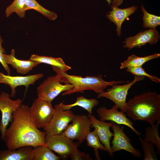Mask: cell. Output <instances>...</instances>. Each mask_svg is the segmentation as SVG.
<instances>
[{
	"label": "cell",
	"mask_w": 160,
	"mask_h": 160,
	"mask_svg": "<svg viewBox=\"0 0 160 160\" xmlns=\"http://www.w3.org/2000/svg\"><path fill=\"white\" fill-rule=\"evenodd\" d=\"M29 109L28 105L21 104L13 113L12 124L3 140L8 150L25 146H47L46 132L39 130L32 122Z\"/></svg>",
	"instance_id": "obj_1"
},
{
	"label": "cell",
	"mask_w": 160,
	"mask_h": 160,
	"mask_svg": "<svg viewBox=\"0 0 160 160\" xmlns=\"http://www.w3.org/2000/svg\"><path fill=\"white\" fill-rule=\"evenodd\" d=\"M126 113L133 120L148 122L151 126L160 121V95L157 91L144 92L126 102Z\"/></svg>",
	"instance_id": "obj_2"
},
{
	"label": "cell",
	"mask_w": 160,
	"mask_h": 160,
	"mask_svg": "<svg viewBox=\"0 0 160 160\" xmlns=\"http://www.w3.org/2000/svg\"><path fill=\"white\" fill-rule=\"evenodd\" d=\"M53 71L61 77V82L65 84H70L73 85V88L64 92L62 95H70L76 92L83 93L85 90H92L99 94L108 86H112L116 84L128 83L129 81H106L103 79V75L100 74L97 76H86L83 77L81 76L68 74L58 68L52 66Z\"/></svg>",
	"instance_id": "obj_3"
},
{
	"label": "cell",
	"mask_w": 160,
	"mask_h": 160,
	"mask_svg": "<svg viewBox=\"0 0 160 160\" xmlns=\"http://www.w3.org/2000/svg\"><path fill=\"white\" fill-rule=\"evenodd\" d=\"M61 80L60 77L57 74L48 77L37 88L38 98L52 102L61 92L73 88V85L70 84H62Z\"/></svg>",
	"instance_id": "obj_4"
},
{
	"label": "cell",
	"mask_w": 160,
	"mask_h": 160,
	"mask_svg": "<svg viewBox=\"0 0 160 160\" xmlns=\"http://www.w3.org/2000/svg\"><path fill=\"white\" fill-rule=\"evenodd\" d=\"M54 111L52 102L37 98L29 107V115L32 122L37 128H44L50 122Z\"/></svg>",
	"instance_id": "obj_5"
},
{
	"label": "cell",
	"mask_w": 160,
	"mask_h": 160,
	"mask_svg": "<svg viewBox=\"0 0 160 160\" xmlns=\"http://www.w3.org/2000/svg\"><path fill=\"white\" fill-rule=\"evenodd\" d=\"M145 77L135 76L132 81L123 85L116 84L108 88L106 91H103L98 94L97 98L104 97L108 99L113 102L121 111L125 113L126 108V98L128 91L137 82L143 80Z\"/></svg>",
	"instance_id": "obj_6"
},
{
	"label": "cell",
	"mask_w": 160,
	"mask_h": 160,
	"mask_svg": "<svg viewBox=\"0 0 160 160\" xmlns=\"http://www.w3.org/2000/svg\"><path fill=\"white\" fill-rule=\"evenodd\" d=\"M54 109V114L50 122L44 128L46 132V138L62 134L75 116L70 110H63L60 103L55 105Z\"/></svg>",
	"instance_id": "obj_7"
},
{
	"label": "cell",
	"mask_w": 160,
	"mask_h": 160,
	"mask_svg": "<svg viewBox=\"0 0 160 160\" xmlns=\"http://www.w3.org/2000/svg\"><path fill=\"white\" fill-rule=\"evenodd\" d=\"M72 123L68 124L62 133L72 140H76L79 144L82 143L90 130V120L86 115H75Z\"/></svg>",
	"instance_id": "obj_8"
},
{
	"label": "cell",
	"mask_w": 160,
	"mask_h": 160,
	"mask_svg": "<svg viewBox=\"0 0 160 160\" xmlns=\"http://www.w3.org/2000/svg\"><path fill=\"white\" fill-rule=\"evenodd\" d=\"M47 146L63 159L71 157L78 150V144L62 134L46 138Z\"/></svg>",
	"instance_id": "obj_9"
},
{
	"label": "cell",
	"mask_w": 160,
	"mask_h": 160,
	"mask_svg": "<svg viewBox=\"0 0 160 160\" xmlns=\"http://www.w3.org/2000/svg\"><path fill=\"white\" fill-rule=\"evenodd\" d=\"M22 103V100L20 99L12 100L10 98L8 93L4 91L1 92L0 94V110L1 113V117L0 131L2 140L4 139L9 123L12 121L13 113Z\"/></svg>",
	"instance_id": "obj_10"
},
{
	"label": "cell",
	"mask_w": 160,
	"mask_h": 160,
	"mask_svg": "<svg viewBox=\"0 0 160 160\" xmlns=\"http://www.w3.org/2000/svg\"><path fill=\"white\" fill-rule=\"evenodd\" d=\"M111 127L113 131V138L112 141V145L111 147L113 153L124 150L135 157L139 158L141 157V153L132 145L131 140L124 133V126L120 127L116 123L113 122Z\"/></svg>",
	"instance_id": "obj_11"
},
{
	"label": "cell",
	"mask_w": 160,
	"mask_h": 160,
	"mask_svg": "<svg viewBox=\"0 0 160 160\" xmlns=\"http://www.w3.org/2000/svg\"><path fill=\"white\" fill-rule=\"evenodd\" d=\"M118 108L115 105L110 109L107 108L104 106L98 108L97 113L101 121H111L118 124L125 125L129 127L139 136L142 135L133 127L134 123L127 117L124 113L119 111Z\"/></svg>",
	"instance_id": "obj_12"
},
{
	"label": "cell",
	"mask_w": 160,
	"mask_h": 160,
	"mask_svg": "<svg viewBox=\"0 0 160 160\" xmlns=\"http://www.w3.org/2000/svg\"><path fill=\"white\" fill-rule=\"evenodd\" d=\"M160 38L159 32L155 28L140 31L135 35L126 38L122 43L123 47L129 50L135 47L140 48L147 43L151 45L156 44Z\"/></svg>",
	"instance_id": "obj_13"
},
{
	"label": "cell",
	"mask_w": 160,
	"mask_h": 160,
	"mask_svg": "<svg viewBox=\"0 0 160 160\" xmlns=\"http://www.w3.org/2000/svg\"><path fill=\"white\" fill-rule=\"evenodd\" d=\"M44 76L42 73L29 75L25 76H12L6 75L0 72V83L4 84L9 86L11 89L10 97L15 96L16 89L17 87L24 86L25 87V93L30 85H33L36 82Z\"/></svg>",
	"instance_id": "obj_14"
},
{
	"label": "cell",
	"mask_w": 160,
	"mask_h": 160,
	"mask_svg": "<svg viewBox=\"0 0 160 160\" xmlns=\"http://www.w3.org/2000/svg\"><path fill=\"white\" fill-rule=\"evenodd\" d=\"M91 123V127H94L97 131L99 140L102 144L106 149L107 151L111 157L113 156L110 145V141L113 134L110 131L113 122L112 121L106 122L97 119L92 114H89Z\"/></svg>",
	"instance_id": "obj_15"
},
{
	"label": "cell",
	"mask_w": 160,
	"mask_h": 160,
	"mask_svg": "<svg viewBox=\"0 0 160 160\" xmlns=\"http://www.w3.org/2000/svg\"><path fill=\"white\" fill-rule=\"evenodd\" d=\"M3 57L6 63L10 65L18 73L25 74L28 73L35 67L40 63L30 59L23 60L18 59L15 56V50L12 49L9 54L3 55Z\"/></svg>",
	"instance_id": "obj_16"
},
{
	"label": "cell",
	"mask_w": 160,
	"mask_h": 160,
	"mask_svg": "<svg viewBox=\"0 0 160 160\" xmlns=\"http://www.w3.org/2000/svg\"><path fill=\"white\" fill-rule=\"evenodd\" d=\"M138 7L135 5L124 9L114 7L111 8L112 10L106 15L107 18L116 24L117 34L119 37L121 35L122 23L127 18L134 13Z\"/></svg>",
	"instance_id": "obj_17"
},
{
	"label": "cell",
	"mask_w": 160,
	"mask_h": 160,
	"mask_svg": "<svg viewBox=\"0 0 160 160\" xmlns=\"http://www.w3.org/2000/svg\"><path fill=\"white\" fill-rule=\"evenodd\" d=\"M0 160H33L32 147L25 146L17 150L1 151Z\"/></svg>",
	"instance_id": "obj_18"
},
{
	"label": "cell",
	"mask_w": 160,
	"mask_h": 160,
	"mask_svg": "<svg viewBox=\"0 0 160 160\" xmlns=\"http://www.w3.org/2000/svg\"><path fill=\"white\" fill-rule=\"evenodd\" d=\"M30 59L37 62L40 64L43 63L55 67L65 72H66L71 69V67L66 65L63 59L61 57L55 58L44 55L41 56L36 54H32L30 57Z\"/></svg>",
	"instance_id": "obj_19"
},
{
	"label": "cell",
	"mask_w": 160,
	"mask_h": 160,
	"mask_svg": "<svg viewBox=\"0 0 160 160\" xmlns=\"http://www.w3.org/2000/svg\"><path fill=\"white\" fill-rule=\"evenodd\" d=\"M160 56V54L156 53L153 54L143 57L137 56L132 54L129 56L127 59L121 63L120 69H126L128 68L142 66L147 62Z\"/></svg>",
	"instance_id": "obj_20"
},
{
	"label": "cell",
	"mask_w": 160,
	"mask_h": 160,
	"mask_svg": "<svg viewBox=\"0 0 160 160\" xmlns=\"http://www.w3.org/2000/svg\"><path fill=\"white\" fill-rule=\"evenodd\" d=\"M98 103V101L95 99H88L81 96L77 97L76 102L73 103L68 105L64 104L62 102L60 103L63 110H70L73 107L77 106L83 108L89 114H92L93 108L97 105Z\"/></svg>",
	"instance_id": "obj_21"
},
{
	"label": "cell",
	"mask_w": 160,
	"mask_h": 160,
	"mask_svg": "<svg viewBox=\"0 0 160 160\" xmlns=\"http://www.w3.org/2000/svg\"><path fill=\"white\" fill-rule=\"evenodd\" d=\"M32 149L33 160H59L60 156L56 155L47 146H38Z\"/></svg>",
	"instance_id": "obj_22"
},
{
	"label": "cell",
	"mask_w": 160,
	"mask_h": 160,
	"mask_svg": "<svg viewBox=\"0 0 160 160\" xmlns=\"http://www.w3.org/2000/svg\"><path fill=\"white\" fill-rule=\"evenodd\" d=\"M31 9L36 11L50 20H54L57 17L56 13L45 8L36 0H26L24 10L26 12Z\"/></svg>",
	"instance_id": "obj_23"
},
{
	"label": "cell",
	"mask_w": 160,
	"mask_h": 160,
	"mask_svg": "<svg viewBox=\"0 0 160 160\" xmlns=\"http://www.w3.org/2000/svg\"><path fill=\"white\" fill-rule=\"evenodd\" d=\"M160 123V121H157L156 124L147 127L144 139L154 144L157 148L158 154H160V138L158 132V127Z\"/></svg>",
	"instance_id": "obj_24"
},
{
	"label": "cell",
	"mask_w": 160,
	"mask_h": 160,
	"mask_svg": "<svg viewBox=\"0 0 160 160\" xmlns=\"http://www.w3.org/2000/svg\"><path fill=\"white\" fill-rule=\"evenodd\" d=\"M85 139L87 144L89 147L93 148L95 151L97 158L100 159L98 153V150L107 151L105 146L100 142L95 129L92 131H90L87 134Z\"/></svg>",
	"instance_id": "obj_25"
},
{
	"label": "cell",
	"mask_w": 160,
	"mask_h": 160,
	"mask_svg": "<svg viewBox=\"0 0 160 160\" xmlns=\"http://www.w3.org/2000/svg\"><path fill=\"white\" fill-rule=\"evenodd\" d=\"M26 0H14L8 6L5 10L6 17L8 18L13 13H15L20 18L25 16V11L24 7Z\"/></svg>",
	"instance_id": "obj_26"
},
{
	"label": "cell",
	"mask_w": 160,
	"mask_h": 160,
	"mask_svg": "<svg viewBox=\"0 0 160 160\" xmlns=\"http://www.w3.org/2000/svg\"><path fill=\"white\" fill-rule=\"evenodd\" d=\"M139 140L143 148L144 156V160H157V156L158 154L154 149V144L150 142L143 139L140 135L139 136Z\"/></svg>",
	"instance_id": "obj_27"
},
{
	"label": "cell",
	"mask_w": 160,
	"mask_h": 160,
	"mask_svg": "<svg viewBox=\"0 0 160 160\" xmlns=\"http://www.w3.org/2000/svg\"><path fill=\"white\" fill-rule=\"evenodd\" d=\"M141 9L143 15V26L144 28H155L160 25V17L148 12L143 5H142Z\"/></svg>",
	"instance_id": "obj_28"
},
{
	"label": "cell",
	"mask_w": 160,
	"mask_h": 160,
	"mask_svg": "<svg viewBox=\"0 0 160 160\" xmlns=\"http://www.w3.org/2000/svg\"><path fill=\"white\" fill-rule=\"evenodd\" d=\"M126 71L135 76H143L148 78L151 81L157 83L160 82V79L155 76H152L146 73L142 66L126 68Z\"/></svg>",
	"instance_id": "obj_29"
},
{
	"label": "cell",
	"mask_w": 160,
	"mask_h": 160,
	"mask_svg": "<svg viewBox=\"0 0 160 160\" xmlns=\"http://www.w3.org/2000/svg\"><path fill=\"white\" fill-rule=\"evenodd\" d=\"M4 40L0 35V63L2 65L8 75H10L11 71L8 65L6 63L3 57V55L6 53L4 49L2 46Z\"/></svg>",
	"instance_id": "obj_30"
},
{
	"label": "cell",
	"mask_w": 160,
	"mask_h": 160,
	"mask_svg": "<svg viewBox=\"0 0 160 160\" xmlns=\"http://www.w3.org/2000/svg\"><path fill=\"white\" fill-rule=\"evenodd\" d=\"M70 158L72 160H92L89 154L81 152L78 149Z\"/></svg>",
	"instance_id": "obj_31"
},
{
	"label": "cell",
	"mask_w": 160,
	"mask_h": 160,
	"mask_svg": "<svg viewBox=\"0 0 160 160\" xmlns=\"http://www.w3.org/2000/svg\"><path fill=\"white\" fill-rule=\"evenodd\" d=\"M123 0H113L111 8L114 7H119L123 3Z\"/></svg>",
	"instance_id": "obj_32"
},
{
	"label": "cell",
	"mask_w": 160,
	"mask_h": 160,
	"mask_svg": "<svg viewBox=\"0 0 160 160\" xmlns=\"http://www.w3.org/2000/svg\"><path fill=\"white\" fill-rule=\"evenodd\" d=\"M108 2V4L109 5H110L111 4L112 2V1L111 0H106Z\"/></svg>",
	"instance_id": "obj_33"
}]
</instances>
